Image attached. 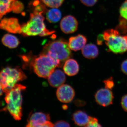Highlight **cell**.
<instances>
[{
	"label": "cell",
	"instance_id": "9",
	"mask_svg": "<svg viewBox=\"0 0 127 127\" xmlns=\"http://www.w3.org/2000/svg\"><path fill=\"white\" fill-rule=\"evenodd\" d=\"M58 99L64 103H68L72 101L75 95L74 89L69 85L63 84L59 87L56 92Z\"/></svg>",
	"mask_w": 127,
	"mask_h": 127
},
{
	"label": "cell",
	"instance_id": "15",
	"mask_svg": "<svg viewBox=\"0 0 127 127\" xmlns=\"http://www.w3.org/2000/svg\"><path fill=\"white\" fill-rule=\"evenodd\" d=\"M79 66L77 62L75 59H69L65 62L63 66L64 72L70 76H75L78 73Z\"/></svg>",
	"mask_w": 127,
	"mask_h": 127
},
{
	"label": "cell",
	"instance_id": "11",
	"mask_svg": "<svg viewBox=\"0 0 127 127\" xmlns=\"http://www.w3.org/2000/svg\"><path fill=\"white\" fill-rule=\"evenodd\" d=\"M49 84L53 87L57 88L63 85L66 81L64 73L59 69L54 70L48 77Z\"/></svg>",
	"mask_w": 127,
	"mask_h": 127
},
{
	"label": "cell",
	"instance_id": "10",
	"mask_svg": "<svg viewBox=\"0 0 127 127\" xmlns=\"http://www.w3.org/2000/svg\"><path fill=\"white\" fill-rule=\"evenodd\" d=\"M60 26L61 30L64 33L71 34L77 30L78 22L74 17L68 15L62 18L60 22Z\"/></svg>",
	"mask_w": 127,
	"mask_h": 127
},
{
	"label": "cell",
	"instance_id": "31",
	"mask_svg": "<svg viewBox=\"0 0 127 127\" xmlns=\"http://www.w3.org/2000/svg\"><path fill=\"white\" fill-rule=\"evenodd\" d=\"M3 93H4L3 92V89H2V87L0 84V96L2 95Z\"/></svg>",
	"mask_w": 127,
	"mask_h": 127
},
{
	"label": "cell",
	"instance_id": "18",
	"mask_svg": "<svg viewBox=\"0 0 127 127\" xmlns=\"http://www.w3.org/2000/svg\"><path fill=\"white\" fill-rule=\"evenodd\" d=\"M46 14V18L51 23L58 22L62 17L61 12L57 8H52L48 10Z\"/></svg>",
	"mask_w": 127,
	"mask_h": 127
},
{
	"label": "cell",
	"instance_id": "17",
	"mask_svg": "<svg viewBox=\"0 0 127 127\" xmlns=\"http://www.w3.org/2000/svg\"><path fill=\"white\" fill-rule=\"evenodd\" d=\"M1 41L4 45L10 48H16L20 43L18 38L12 34H5L2 37Z\"/></svg>",
	"mask_w": 127,
	"mask_h": 127
},
{
	"label": "cell",
	"instance_id": "5",
	"mask_svg": "<svg viewBox=\"0 0 127 127\" xmlns=\"http://www.w3.org/2000/svg\"><path fill=\"white\" fill-rule=\"evenodd\" d=\"M42 53L49 54L59 60L62 66L71 56L68 43L63 39L49 41L44 46Z\"/></svg>",
	"mask_w": 127,
	"mask_h": 127
},
{
	"label": "cell",
	"instance_id": "27",
	"mask_svg": "<svg viewBox=\"0 0 127 127\" xmlns=\"http://www.w3.org/2000/svg\"><path fill=\"white\" fill-rule=\"evenodd\" d=\"M121 104L123 109L127 112V94L124 95L122 97Z\"/></svg>",
	"mask_w": 127,
	"mask_h": 127
},
{
	"label": "cell",
	"instance_id": "24",
	"mask_svg": "<svg viewBox=\"0 0 127 127\" xmlns=\"http://www.w3.org/2000/svg\"><path fill=\"white\" fill-rule=\"evenodd\" d=\"M84 127H102L101 125L98 123L96 118L91 117V120L87 125Z\"/></svg>",
	"mask_w": 127,
	"mask_h": 127
},
{
	"label": "cell",
	"instance_id": "23",
	"mask_svg": "<svg viewBox=\"0 0 127 127\" xmlns=\"http://www.w3.org/2000/svg\"><path fill=\"white\" fill-rule=\"evenodd\" d=\"M105 88L111 90L114 86V83L112 77H110L103 81Z\"/></svg>",
	"mask_w": 127,
	"mask_h": 127
},
{
	"label": "cell",
	"instance_id": "28",
	"mask_svg": "<svg viewBox=\"0 0 127 127\" xmlns=\"http://www.w3.org/2000/svg\"><path fill=\"white\" fill-rule=\"evenodd\" d=\"M54 124L51 122L50 121L47 122L45 123L42 125H35V126H31L27 124L26 127H53Z\"/></svg>",
	"mask_w": 127,
	"mask_h": 127
},
{
	"label": "cell",
	"instance_id": "22",
	"mask_svg": "<svg viewBox=\"0 0 127 127\" xmlns=\"http://www.w3.org/2000/svg\"><path fill=\"white\" fill-rule=\"evenodd\" d=\"M119 12L122 18L127 20V0H126L121 5Z\"/></svg>",
	"mask_w": 127,
	"mask_h": 127
},
{
	"label": "cell",
	"instance_id": "29",
	"mask_svg": "<svg viewBox=\"0 0 127 127\" xmlns=\"http://www.w3.org/2000/svg\"><path fill=\"white\" fill-rule=\"evenodd\" d=\"M121 69L124 74L127 75V59L122 62L121 65Z\"/></svg>",
	"mask_w": 127,
	"mask_h": 127
},
{
	"label": "cell",
	"instance_id": "20",
	"mask_svg": "<svg viewBox=\"0 0 127 127\" xmlns=\"http://www.w3.org/2000/svg\"><path fill=\"white\" fill-rule=\"evenodd\" d=\"M44 4L52 8H57L61 6L64 0H41Z\"/></svg>",
	"mask_w": 127,
	"mask_h": 127
},
{
	"label": "cell",
	"instance_id": "8",
	"mask_svg": "<svg viewBox=\"0 0 127 127\" xmlns=\"http://www.w3.org/2000/svg\"><path fill=\"white\" fill-rule=\"evenodd\" d=\"M0 28L13 34L22 33L21 26L16 18H3L0 22Z\"/></svg>",
	"mask_w": 127,
	"mask_h": 127
},
{
	"label": "cell",
	"instance_id": "6",
	"mask_svg": "<svg viewBox=\"0 0 127 127\" xmlns=\"http://www.w3.org/2000/svg\"><path fill=\"white\" fill-rule=\"evenodd\" d=\"M26 78V76L19 67H7L0 72V84L4 93L10 90L18 82Z\"/></svg>",
	"mask_w": 127,
	"mask_h": 127
},
{
	"label": "cell",
	"instance_id": "13",
	"mask_svg": "<svg viewBox=\"0 0 127 127\" xmlns=\"http://www.w3.org/2000/svg\"><path fill=\"white\" fill-rule=\"evenodd\" d=\"M87 39L86 37L81 34L70 37L68 45L70 49L72 51H79L86 45Z\"/></svg>",
	"mask_w": 127,
	"mask_h": 127
},
{
	"label": "cell",
	"instance_id": "16",
	"mask_svg": "<svg viewBox=\"0 0 127 127\" xmlns=\"http://www.w3.org/2000/svg\"><path fill=\"white\" fill-rule=\"evenodd\" d=\"M82 52L84 57L89 59H95L99 55L97 46L92 43L86 45L82 49Z\"/></svg>",
	"mask_w": 127,
	"mask_h": 127
},
{
	"label": "cell",
	"instance_id": "14",
	"mask_svg": "<svg viewBox=\"0 0 127 127\" xmlns=\"http://www.w3.org/2000/svg\"><path fill=\"white\" fill-rule=\"evenodd\" d=\"M91 117L84 111L78 110L73 114L72 119L76 125L80 127H85L90 122Z\"/></svg>",
	"mask_w": 127,
	"mask_h": 127
},
{
	"label": "cell",
	"instance_id": "7",
	"mask_svg": "<svg viewBox=\"0 0 127 127\" xmlns=\"http://www.w3.org/2000/svg\"><path fill=\"white\" fill-rule=\"evenodd\" d=\"M114 98V96L112 92L105 88L99 89L95 95L96 102L103 107L108 106L112 104Z\"/></svg>",
	"mask_w": 127,
	"mask_h": 127
},
{
	"label": "cell",
	"instance_id": "19",
	"mask_svg": "<svg viewBox=\"0 0 127 127\" xmlns=\"http://www.w3.org/2000/svg\"><path fill=\"white\" fill-rule=\"evenodd\" d=\"M14 0H0V19L3 16L12 11V6Z\"/></svg>",
	"mask_w": 127,
	"mask_h": 127
},
{
	"label": "cell",
	"instance_id": "30",
	"mask_svg": "<svg viewBox=\"0 0 127 127\" xmlns=\"http://www.w3.org/2000/svg\"><path fill=\"white\" fill-rule=\"evenodd\" d=\"M103 41H104V40L103 37L102 35H99V36L98 37L97 40L98 45H102Z\"/></svg>",
	"mask_w": 127,
	"mask_h": 127
},
{
	"label": "cell",
	"instance_id": "4",
	"mask_svg": "<svg viewBox=\"0 0 127 127\" xmlns=\"http://www.w3.org/2000/svg\"><path fill=\"white\" fill-rule=\"evenodd\" d=\"M102 35L108 51L115 54L127 51V35H121L119 31L113 29L105 31Z\"/></svg>",
	"mask_w": 127,
	"mask_h": 127
},
{
	"label": "cell",
	"instance_id": "3",
	"mask_svg": "<svg viewBox=\"0 0 127 127\" xmlns=\"http://www.w3.org/2000/svg\"><path fill=\"white\" fill-rule=\"evenodd\" d=\"M34 72L39 77L47 78L56 67H61V62L50 55L41 53L32 62Z\"/></svg>",
	"mask_w": 127,
	"mask_h": 127
},
{
	"label": "cell",
	"instance_id": "12",
	"mask_svg": "<svg viewBox=\"0 0 127 127\" xmlns=\"http://www.w3.org/2000/svg\"><path fill=\"white\" fill-rule=\"evenodd\" d=\"M50 120V115L48 114L36 112L31 114L29 116L27 124L31 126L42 125Z\"/></svg>",
	"mask_w": 127,
	"mask_h": 127
},
{
	"label": "cell",
	"instance_id": "1",
	"mask_svg": "<svg viewBox=\"0 0 127 127\" xmlns=\"http://www.w3.org/2000/svg\"><path fill=\"white\" fill-rule=\"evenodd\" d=\"M42 12L33 11L30 14V20L21 25V34L25 36L39 35L45 36L54 33L46 28L45 17Z\"/></svg>",
	"mask_w": 127,
	"mask_h": 127
},
{
	"label": "cell",
	"instance_id": "21",
	"mask_svg": "<svg viewBox=\"0 0 127 127\" xmlns=\"http://www.w3.org/2000/svg\"><path fill=\"white\" fill-rule=\"evenodd\" d=\"M24 8V5L22 2L18 0H14L12 6V11L18 14L23 11Z\"/></svg>",
	"mask_w": 127,
	"mask_h": 127
},
{
	"label": "cell",
	"instance_id": "25",
	"mask_svg": "<svg viewBox=\"0 0 127 127\" xmlns=\"http://www.w3.org/2000/svg\"><path fill=\"white\" fill-rule=\"evenodd\" d=\"M83 4L89 7L93 6L97 2L98 0H80Z\"/></svg>",
	"mask_w": 127,
	"mask_h": 127
},
{
	"label": "cell",
	"instance_id": "2",
	"mask_svg": "<svg viewBox=\"0 0 127 127\" xmlns=\"http://www.w3.org/2000/svg\"><path fill=\"white\" fill-rule=\"evenodd\" d=\"M26 88L25 86L17 84L4 93L5 100L7 104L6 109L16 120H20L22 117V92Z\"/></svg>",
	"mask_w": 127,
	"mask_h": 127
},
{
	"label": "cell",
	"instance_id": "26",
	"mask_svg": "<svg viewBox=\"0 0 127 127\" xmlns=\"http://www.w3.org/2000/svg\"><path fill=\"white\" fill-rule=\"evenodd\" d=\"M53 127H70V125L68 123L64 121H58L55 123Z\"/></svg>",
	"mask_w": 127,
	"mask_h": 127
}]
</instances>
